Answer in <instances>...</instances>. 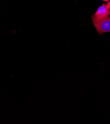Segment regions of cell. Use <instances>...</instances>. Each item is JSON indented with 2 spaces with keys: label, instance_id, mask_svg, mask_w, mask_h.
<instances>
[{
  "label": "cell",
  "instance_id": "obj_1",
  "mask_svg": "<svg viewBox=\"0 0 110 124\" xmlns=\"http://www.w3.org/2000/svg\"><path fill=\"white\" fill-rule=\"evenodd\" d=\"M91 19L96 30L99 34L110 32V18L109 16L98 18L92 16Z\"/></svg>",
  "mask_w": 110,
  "mask_h": 124
},
{
  "label": "cell",
  "instance_id": "obj_2",
  "mask_svg": "<svg viewBox=\"0 0 110 124\" xmlns=\"http://www.w3.org/2000/svg\"><path fill=\"white\" fill-rule=\"evenodd\" d=\"M98 18H102L109 16L106 4H103L97 9L95 14L93 16Z\"/></svg>",
  "mask_w": 110,
  "mask_h": 124
},
{
  "label": "cell",
  "instance_id": "obj_3",
  "mask_svg": "<svg viewBox=\"0 0 110 124\" xmlns=\"http://www.w3.org/2000/svg\"><path fill=\"white\" fill-rule=\"evenodd\" d=\"M106 7L107 8V10L108 12L109 16H110V1L108 2L106 4Z\"/></svg>",
  "mask_w": 110,
  "mask_h": 124
},
{
  "label": "cell",
  "instance_id": "obj_4",
  "mask_svg": "<svg viewBox=\"0 0 110 124\" xmlns=\"http://www.w3.org/2000/svg\"><path fill=\"white\" fill-rule=\"evenodd\" d=\"M102 1H103L104 2H108L109 0H102Z\"/></svg>",
  "mask_w": 110,
  "mask_h": 124
}]
</instances>
